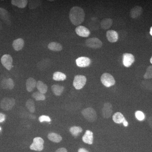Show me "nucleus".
<instances>
[{
    "label": "nucleus",
    "mask_w": 152,
    "mask_h": 152,
    "mask_svg": "<svg viewBox=\"0 0 152 152\" xmlns=\"http://www.w3.org/2000/svg\"><path fill=\"white\" fill-rule=\"evenodd\" d=\"M15 103V99L12 98L6 97L4 98L1 102L0 106L4 110H10L13 107Z\"/></svg>",
    "instance_id": "obj_4"
},
{
    "label": "nucleus",
    "mask_w": 152,
    "mask_h": 152,
    "mask_svg": "<svg viewBox=\"0 0 152 152\" xmlns=\"http://www.w3.org/2000/svg\"><path fill=\"white\" fill-rule=\"evenodd\" d=\"M76 62L78 66L80 67H86L90 65L91 60L88 57H81L76 59Z\"/></svg>",
    "instance_id": "obj_11"
},
{
    "label": "nucleus",
    "mask_w": 152,
    "mask_h": 152,
    "mask_svg": "<svg viewBox=\"0 0 152 152\" xmlns=\"http://www.w3.org/2000/svg\"><path fill=\"white\" fill-rule=\"evenodd\" d=\"M6 116L4 114L0 113V123L3 122L5 120Z\"/></svg>",
    "instance_id": "obj_36"
},
{
    "label": "nucleus",
    "mask_w": 152,
    "mask_h": 152,
    "mask_svg": "<svg viewBox=\"0 0 152 152\" xmlns=\"http://www.w3.org/2000/svg\"><path fill=\"white\" fill-rule=\"evenodd\" d=\"M48 138L54 142L58 143L62 140V137L60 135L55 133H50L48 135Z\"/></svg>",
    "instance_id": "obj_24"
},
{
    "label": "nucleus",
    "mask_w": 152,
    "mask_h": 152,
    "mask_svg": "<svg viewBox=\"0 0 152 152\" xmlns=\"http://www.w3.org/2000/svg\"><path fill=\"white\" fill-rule=\"evenodd\" d=\"M107 39L110 42H116L118 39V33L114 30H109L106 34Z\"/></svg>",
    "instance_id": "obj_15"
},
{
    "label": "nucleus",
    "mask_w": 152,
    "mask_h": 152,
    "mask_svg": "<svg viewBox=\"0 0 152 152\" xmlns=\"http://www.w3.org/2000/svg\"><path fill=\"white\" fill-rule=\"evenodd\" d=\"M48 48L53 51H60L63 49L62 45L59 43L52 42L48 45Z\"/></svg>",
    "instance_id": "obj_21"
},
{
    "label": "nucleus",
    "mask_w": 152,
    "mask_h": 152,
    "mask_svg": "<svg viewBox=\"0 0 152 152\" xmlns=\"http://www.w3.org/2000/svg\"><path fill=\"white\" fill-rule=\"evenodd\" d=\"M150 62H151V64H152V56L150 59Z\"/></svg>",
    "instance_id": "obj_43"
},
{
    "label": "nucleus",
    "mask_w": 152,
    "mask_h": 152,
    "mask_svg": "<svg viewBox=\"0 0 152 152\" xmlns=\"http://www.w3.org/2000/svg\"><path fill=\"white\" fill-rule=\"evenodd\" d=\"M1 128L0 127V131H1Z\"/></svg>",
    "instance_id": "obj_44"
},
{
    "label": "nucleus",
    "mask_w": 152,
    "mask_h": 152,
    "mask_svg": "<svg viewBox=\"0 0 152 152\" xmlns=\"http://www.w3.org/2000/svg\"><path fill=\"white\" fill-rule=\"evenodd\" d=\"M87 46L93 49L100 48L102 46V42L97 38H89L86 41Z\"/></svg>",
    "instance_id": "obj_7"
},
{
    "label": "nucleus",
    "mask_w": 152,
    "mask_h": 152,
    "mask_svg": "<svg viewBox=\"0 0 152 152\" xmlns=\"http://www.w3.org/2000/svg\"><path fill=\"white\" fill-rule=\"evenodd\" d=\"M141 86L144 89L152 91V80H146L142 81Z\"/></svg>",
    "instance_id": "obj_27"
},
{
    "label": "nucleus",
    "mask_w": 152,
    "mask_h": 152,
    "mask_svg": "<svg viewBox=\"0 0 152 152\" xmlns=\"http://www.w3.org/2000/svg\"><path fill=\"white\" fill-rule=\"evenodd\" d=\"M142 8L141 7L136 6L133 8L130 11L131 18L133 19L136 18L141 15L142 13Z\"/></svg>",
    "instance_id": "obj_16"
},
{
    "label": "nucleus",
    "mask_w": 152,
    "mask_h": 152,
    "mask_svg": "<svg viewBox=\"0 0 152 152\" xmlns=\"http://www.w3.org/2000/svg\"><path fill=\"white\" fill-rule=\"evenodd\" d=\"M82 140H83V141L86 143L89 144V145L92 144L93 140H94L92 132L90 130L86 131L85 134L82 138Z\"/></svg>",
    "instance_id": "obj_17"
},
{
    "label": "nucleus",
    "mask_w": 152,
    "mask_h": 152,
    "mask_svg": "<svg viewBox=\"0 0 152 152\" xmlns=\"http://www.w3.org/2000/svg\"><path fill=\"white\" fill-rule=\"evenodd\" d=\"M150 34H151V35L152 36V27H151V29H150Z\"/></svg>",
    "instance_id": "obj_42"
},
{
    "label": "nucleus",
    "mask_w": 152,
    "mask_h": 152,
    "mask_svg": "<svg viewBox=\"0 0 152 152\" xmlns=\"http://www.w3.org/2000/svg\"><path fill=\"white\" fill-rule=\"evenodd\" d=\"M113 120L114 122L118 124H121L123 123L125 118L121 113L118 112V113H115L113 115Z\"/></svg>",
    "instance_id": "obj_25"
},
{
    "label": "nucleus",
    "mask_w": 152,
    "mask_h": 152,
    "mask_svg": "<svg viewBox=\"0 0 152 152\" xmlns=\"http://www.w3.org/2000/svg\"><path fill=\"white\" fill-rule=\"evenodd\" d=\"M66 78V75L61 72H56L53 75V79L56 81H64Z\"/></svg>",
    "instance_id": "obj_28"
},
{
    "label": "nucleus",
    "mask_w": 152,
    "mask_h": 152,
    "mask_svg": "<svg viewBox=\"0 0 152 152\" xmlns=\"http://www.w3.org/2000/svg\"><path fill=\"white\" fill-rule=\"evenodd\" d=\"M0 18L7 24L11 25V22L10 14L5 9L0 8Z\"/></svg>",
    "instance_id": "obj_13"
},
{
    "label": "nucleus",
    "mask_w": 152,
    "mask_h": 152,
    "mask_svg": "<svg viewBox=\"0 0 152 152\" xmlns=\"http://www.w3.org/2000/svg\"><path fill=\"white\" fill-rule=\"evenodd\" d=\"M52 91L57 96H60L62 94L64 91V87L58 85H54L52 86Z\"/></svg>",
    "instance_id": "obj_22"
},
{
    "label": "nucleus",
    "mask_w": 152,
    "mask_h": 152,
    "mask_svg": "<svg viewBox=\"0 0 152 152\" xmlns=\"http://www.w3.org/2000/svg\"><path fill=\"white\" fill-rule=\"evenodd\" d=\"M78 152H89L88 151H87V150H86V149L83 148H81L79 149L78 150Z\"/></svg>",
    "instance_id": "obj_39"
},
{
    "label": "nucleus",
    "mask_w": 152,
    "mask_h": 152,
    "mask_svg": "<svg viewBox=\"0 0 152 152\" xmlns=\"http://www.w3.org/2000/svg\"><path fill=\"white\" fill-rule=\"evenodd\" d=\"M101 81L104 86L107 88L114 86L115 83V80L113 77L108 73H104L102 75Z\"/></svg>",
    "instance_id": "obj_3"
},
{
    "label": "nucleus",
    "mask_w": 152,
    "mask_h": 152,
    "mask_svg": "<svg viewBox=\"0 0 152 152\" xmlns=\"http://www.w3.org/2000/svg\"><path fill=\"white\" fill-rule=\"evenodd\" d=\"M69 18L73 24L79 26L84 21V11L82 8L77 6L73 7L70 11Z\"/></svg>",
    "instance_id": "obj_1"
},
{
    "label": "nucleus",
    "mask_w": 152,
    "mask_h": 152,
    "mask_svg": "<svg viewBox=\"0 0 152 152\" xmlns=\"http://www.w3.org/2000/svg\"><path fill=\"white\" fill-rule=\"evenodd\" d=\"M28 1L26 0H12L11 3L13 5L16 6L20 8H24L27 5Z\"/></svg>",
    "instance_id": "obj_23"
},
{
    "label": "nucleus",
    "mask_w": 152,
    "mask_h": 152,
    "mask_svg": "<svg viewBox=\"0 0 152 152\" xmlns=\"http://www.w3.org/2000/svg\"><path fill=\"white\" fill-rule=\"evenodd\" d=\"M1 62L3 66L8 70H10L12 67L13 59L10 55H4L1 58Z\"/></svg>",
    "instance_id": "obj_8"
},
{
    "label": "nucleus",
    "mask_w": 152,
    "mask_h": 152,
    "mask_svg": "<svg viewBox=\"0 0 152 152\" xmlns=\"http://www.w3.org/2000/svg\"><path fill=\"white\" fill-rule=\"evenodd\" d=\"M24 45V41L21 38L15 40L13 42L12 46L14 50L17 51L20 50Z\"/></svg>",
    "instance_id": "obj_18"
},
{
    "label": "nucleus",
    "mask_w": 152,
    "mask_h": 152,
    "mask_svg": "<svg viewBox=\"0 0 152 152\" xmlns=\"http://www.w3.org/2000/svg\"><path fill=\"white\" fill-rule=\"evenodd\" d=\"M55 152H67V151L65 148H62L57 150Z\"/></svg>",
    "instance_id": "obj_38"
},
{
    "label": "nucleus",
    "mask_w": 152,
    "mask_h": 152,
    "mask_svg": "<svg viewBox=\"0 0 152 152\" xmlns=\"http://www.w3.org/2000/svg\"><path fill=\"white\" fill-rule=\"evenodd\" d=\"M113 20L110 18H106L102 20L100 23L101 28L103 29H108L113 25Z\"/></svg>",
    "instance_id": "obj_20"
},
{
    "label": "nucleus",
    "mask_w": 152,
    "mask_h": 152,
    "mask_svg": "<svg viewBox=\"0 0 152 152\" xmlns=\"http://www.w3.org/2000/svg\"><path fill=\"white\" fill-rule=\"evenodd\" d=\"M82 113L87 121L91 122L94 121L97 118L96 111L91 107L84 109L82 111Z\"/></svg>",
    "instance_id": "obj_2"
},
{
    "label": "nucleus",
    "mask_w": 152,
    "mask_h": 152,
    "mask_svg": "<svg viewBox=\"0 0 152 152\" xmlns=\"http://www.w3.org/2000/svg\"><path fill=\"white\" fill-rule=\"evenodd\" d=\"M135 116L137 119L140 121H143L145 119V115L140 111H137L135 113Z\"/></svg>",
    "instance_id": "obj_34"
},
{
    "label": "nucleus",
    "mask_w": 152,
    "mask_h": 152,
    "mask_svg": "<svg viewBox=\"0 0 152 152\" xmlns=\"http://www.w3.org/2000/svg\"><path fill=\"white\" fill-rule=\"evenodd\" d=\"M39 120L41 123L44 121L48 122L51 121V119L50 118V117L46 115L41 116L39 118Z\"/></svg>",
    "instance_id": "obj_35"
},
{
    "label": "nucleus",
    "mask_w": 152,
    "mask_h": 152,
    "mask_svg": "<svg viewBox=\"0 0 152 152\" xmlns=\"http://www.w3.org/2000/svg\"><path fill=\"white\" fill-rule=\"evenodd\" d=\"M37 81L33 78L30 77L27 80L26 83V87L28 91L31 92L37 86Z\"/></svg>",
    "instance_id": "obj_19"
},
{
    "label": "nucleus",
    "mask_w": 152,
    "mask_h": 152,
    "mask_svg": "<svg viewBox=\"0 0 152 152\" xmlns=\"http://www.w3.org/2000/svg\"><path fill=\"white\" fill-rule=\"evenodd\" d=\"M123 124H124V126L125 127L128 126V125H129V123H128V122L126 121V119L124 120V121H123Z\"/></svg>",
    "instance_id": "obj_40"
},
{
    "label": "nucleus",
    "mask_w": 152,
    "mask_h": 152,
    "mask_svg": "<svg viewBox=\"0 0 152 152\" xmlns=\"http://www.w3.org/2000/svg\"><path fill=\"white\" fill-rule=\"evenodd\" d=\"M32 96L37 101H43L45 99L46 97L44 94L39 92H35L33 93Z\"/></svg>",
    "instance_id": "obj_31"
},
{
    "label": "nucleus",
    "mask_w": 152,
    "mask_h": 152,
    "mask_svg": "<svg viewBox=\"0 0 152 152\" xmlns=\"http://www.w3.org/2000/svg\"><path fill=\"white\" fill-rule=\"evenodd\" d=\"M113 113V109L111 104L107 102L104 104L102 109V113L104 118H108L111 116Z\"/></svg>",
    "instance_id": "obj_10"
},
{
    "label": "nucleus",
    "mask_w": 152,
    "mask_h": 152,
    "mask_svg": "<svg viewBox=\"0 0 152 152\" xmlns=\"http://www.w3.org/2000/svg\"><path fill=\"white\" fill-rule=\"evenodd\" d=\"M135 58L132 54L125 53L123 55V63L126 67H129L134 63Z\"/></svg>",
    "instance_id": "obj_9"
},
{
    "label": "nucleus",
    "mask_w": 152,
    "mask_h": 152,
    "mask_svg": "<svg viewBox=\"0 0 152 152\" xmlns=\"http://www.w3.org/2000/svg\"><path fill=\"white\" fill-rule=\"evenodd\" d=\"M144 78L146 80L152 79V66H150L147 68L146 72L144 75Z\"/></svg>",
    "instance_id": "obj_33"
},
{
    "label": "nucleus",
    "mask_w": 152,
    "mask_h": 152,
    "mask_svg": "<svg viewBox=\"0 0 152 152\" xmlns=\"http://www.w3.org/2000/svg\"><path fill=\"white\" fill-rule=\"evenodd\" d=\"M148 121L150 127L152 128V116L149 117L148 119Z\"/></svg>",
    "instance_id": "obj_37"
},
{
    "label": "nucleus",
    "mask_w": 152,
    "mask_h": 152,
    "mask_svg": "<svg viewBox=\"0 0 152 152\" xmlns=\"http://www.w3.org/2000/svg\"><path fill=\"white\" fill-rule=\"evenodd\" d=\"M37 87L39 91L42 94H45L48 91V86L41 81H39L37 83Z\"/></svg>",
    "instance_id": "obj_26"
},
{
    "label": "nucleus",
    "mask_w": 152,
    "mask_h": 152,
    "mask_svg": "<svg viewBox=\"0 0 152 152\" xmlns=\"http://www.w3.org/2000/svg\"><path fill=\"white\" fill-rule=\"evenodd\" d=\"M76 34L80 37H88L90 34V31L88 29L83 26H78L75 29Z\"/></svg>",
    "instance_id": "obj_12"
},
{
    "label": "nucleus",
    "mask_w": 152,
    "mask_h": 152,
    "mask_svg": "<svg viewBox=\"0 0 152 152\" xmlns=\"http://www.w3.org/2000/svg\"><path fill=\"white\" fill-rule=\"evenodd\" d=\"M1 86L4 89L12 90L15 86V83L12 79H4L1 83Z\"/></svg>",
    "instance_id": "obj_14"
},
{
    "label": "nucleus",
    "mask_w": 152,
    "mask_h": 152,
    "mask_svg": "<svg viewBox=\"0 0 152 152\" xmlns=\"http://www.w3.org/2000/svg\"><path fill=\"white\" fill-rule=\"evenodd\" d=\"M2 29V25L1 22L0 21V31H1Z\"/></svg>",
    "instance_id": "obj_41"
},
{
    "label": "nucleus",
    "mask_w": 152,
    "mask_h": 152,
    "mask_svg": "<svg viewBox=\"0 0 152 152\" xmlns=\"http://www.w3.org/2000/svg\"><path fill=\"white\" fill-rule=\"evenodd\" d=\"M41 4V1H30L29 2L28 7L30 9H35Z\"/></svg>",
    "instance_id": "obj_32"
},
{
    "label": "nucleus",
    "mask_w": 152,
    "mask_h": 152,
    "mask_svg": "<svg viewBox=\"0 0 152 152\" xmlns=\"http://www.w3.org/2000/svg\"><path fill=\"white\" fill-rule=\"evenodd\" d=\"M86 77L81 75H77L75 76L73 81V86L76 89H81L86 83Z\"/></svg>",
    "instance_id": "obj_6"
},
{
    "label": "nucleus",
    "mask_w": 152,
    "mask_h": 152,
    "mask_svg": "<svg viewBox=\"0 0 152 152\" xmlns=\"http://www.w3.org/2000/svg\"><path fill=\"white\" fill-rule=\"evenodd\" d=\"M26 107L31 113H34L35 112L34 102L32 99H29L26 102Z\"/></svg>",
    "instance_id": "obj_29"
},
{
    "label": "nucleus",
    "mask_w": 152,
    "mask_h": 152,
    "mask_svg": "<svg viewBox=\"0 0 152 152\" xmlns=\"http://www.w3.org/2000/svg\"><path fill=\"white\" fill-rule=\"evenodd\" d=\"M44 141L40 137L34 138L33 143L30 147V149L37 151H41L44 149Z\"/></svg>",
    "instance_id": "obj_5"
},
{
    "label": "nucleus",
    "mask_w": 152,
    "mask_h": 152,
    "mask_svg": "<svg viewBox=\"0 0 152 152\" xmlns=\"http://www.w3.org/2000/svg\"><path fill=\"white\" fill-rule=\"evenodd\" d=\"M69 130L72 135L75 137H77L79 134L83 132V129L80 127L75 126L71 127Z\"/></svg>",
    "instance_id": "obj_30"
}]
</instances>
